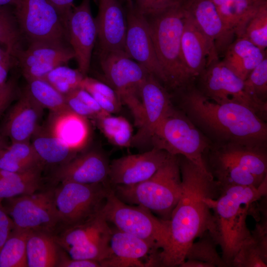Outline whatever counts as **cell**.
Returning a JSON list of instances; mask_svg holds the SVG:
<instances>
[{"mask_svg": "<svg viewBox=\"0 0 267 267\" xmlns=\"http://www.w3.org/2000/svg\"><path fill=\"white\" fill-rule=\"evenodd\" d=\"M170 155L164 150L153 147L143 153L114 159L110 163L108 181L111 186L143 181L150 178Z\"/></svg>", "mask_w": 267, "mask_h": 267, "instance_id": "17", "label": "cell"}, {"mask_svg": "<svg viewBox=\"0 0 267 267\" xmlns=\"http://www.w3.org/2000/svg\"><path fill=\"white\" fill-rule=\"evenodd\" d=\"M80 88L85 89L89 92L97 93L121 106L122 102L119 96L109 85L85 76L81 83Z\"/></svg>", "mask_w": 267, "mask_h": 267, "instance_id": "44", "label": "cell"}, {"mask_svg": "<svg viewBox=\"0 0 267 267\" xmlns=\"http://www.w3.org/2000/svg\"><path fill=\"white\" fill-rule=\"evenodd\" d=\"M59 11L65 23L74 7V0H48Z\"/></svg>", "mask_w": 267, "mask_h": 267, "instance_id": "52", "label": "cell"}, {"mask_svg": "<svg viewBox=\"0 0 267 267\" xmlns=\"http://www.w3.org/2000/svg\"><path fill=\"white\" fill-rule=\"evenodd\" d=\"M11 7L0 6V44L13 57L21 48L22 36Z\"/></svg>", "mask_w": 267, "mask_h": 267, "instance_id": "39", "label": "cell"}, {"mask_svg": "<svg viewBox=\"0 0 267 267\" xmlns=\"http://www.w3.org/2000/svg\"><path fill=\"white\" fill-rule=\"evenodd\" d=\"M43 168L20 173L0 170V201L37 191L42 186Z\"/></svg>", "mask_w": 267, "mask_h": 267, "instance_id": "31", "label": "cell"}, {"mask_svg": "<svg viewBox=\"0 0 267 267\" xmlns=\"http://www.w3.org/2000/svg\"><path fill=\"white\" fill-rule=\"evenodd\" d=\"M31 140L30 143L44 165L59 166L77 155V152L70 149L46 127L40 126Z\"/></svg>", "mask_w": 267, "mask_h": 267, "instance_id": "30", "label": "cell"}, {"mask_svg": "<svg viewBox=\"0 0 267 267\" xmlns=\"http://www.w3.org/2000/svg\"><path fill=\"white\" fill-rule=\"evenodd\" d=\"M184 0H176V1L178 3H181Z\"/></svg>", "mask_w": 267, "mask_h": 267, "instance_id": "58", "label": "cell"}, {"mask_svg": "<svg viewBox=\"0 0 267 267\" xmlns=\"http://www.w3.org/2000/svg\"><path fill=\"white\" fill-rule=\"evenodd\" d=\"M111 232V228L86 243L71 247L65 251L73 259L93 260L99 263L112 255L110 247Z\"/></svg>", "mask_w": 267, "mask_h": 267, "instance_id": "37", "label": "cell"}, {"mask_svg": "<svg viewBox=\"0 0 267 267\" xmlns=\"http://www.w3.org/2000/svg\"><path fill=\"white\" fill-rule=\"evenodd\" d=\"M14 228L12 220L0 201V250Z\"/></svg>", "mask_w": 267, "mask_h": 267, "instance_id": "47", "label": "cell"}, {"mask_svg": "<svg viewBox=\"0 0 267 267\" xmlns=\"http://www.w3.org/2000/svg\"><path fill=\"white\" fill-rule=\"evenodd\" d=\"M110 163L103 153L90 150L76 155L55 170L54 182L66 181L83 184L105 183L108 181Z\"/></svg>", "mask_w": 267, "mask_h": 267, "instance_id": "20", "label": "cell"}, {"mask_svg": "<svg viewBox=\"0 0 267 267\" xmlns=\"http://www.w3.org/2000/svg\"><path fill=\"white\" fill-rule=\"evenodd\" d=\"M46 129L77 153L85 148L90 135L88 118L70 109L51 112Z\"/></svg>", "mask_w": 267, "mask_h": 267, "instance_id": "25", "label": "cell"}, {"mask_svg": "<svg viewBox=\"0 0 267 267\" xmlns=\"http://www.w3.org/2000/svg\"><path fill=\"white\" fill-rule=\"evenodd\" d=\"M57 267H101L99 263L89 260L75 259L63 251Z\"/></svg>", "mask_w": 267, "mask_h": 267, "instance_id": "48", "label": "cell"}, {"mask_svg": "<svg viewBox=\"0 0 267 267\" xmlns=\"http://www.w3.org/2000/svg\"><path fill=\"white\" fill-rule=\"evenodd\" d=\"M116 196L130 205L142 206L165 221H169L182 191L178 155H170L149 178L130 185L112 186Z\"/></svg>", "mask_w": 267, "mask_h": 267, "instance_id": "6", "label": "cell"}, {"mask_svg": "<svg viewBox=\"0 0 267 267\" xmlns=\"http://www.w3.org/2000/svg\"><path fill=\"white\" fill-rule=\"evenodd\" d=\"M126 4V52L164 85V76L156 54L147 19L134 9L133 0Z\"/></svg>", "mask_w": 267, "mask_h": 267, "instance_id": "14", "label": "cell"}, {"mask_svg": "<svg viewBox=\"0 0 267 267\" xmlns=\"http://www.w3.org/2000/svg\"><path fill=\"white\" fill-rule=\"evenodd\" d=\"M97 1L98 12L94 20L100 52H126L127 21L122 3L120 0Z\"/></svg>", "mask_w": 267, "mask_h": 267, "instance_id": "22", "label": "cell"}, {"mask_svg": "<svg viewBox=\"0 0 267 267\" xmlns=\"http://www.w3.org/2000/svg\"><path fill=\"white\" fill-rule=\"evenodd\" d=\"M267 224L266 219L256 224L234 257L231 267H267Z\"/></svg>", "mask_w": 267, "mask_h": 267, "instance_id": "29", "label": "cell"}, {"mask_svg": "<svg viewBox=\"0 0 267 267\" xmlns=\"http://www.w3.org/2000/svg\"><path fill=\"white\" fill-rule=\"evenodd\" d=\"M10 54L6 49L0 47V62L4 60L8 55Z\"/></svg>", "mask_w": 267, "mask_h": 267, "instance_id": "55", "label": "cell"}, {"mask_svg": "<svg viewBox=\"0 0 267 267\" xmlns=\"http://www.w3.org/2000/svg\"><path fill=\"white\" fill-rule=\"evenodd\" d=\"M150 142L153 147L185 157L207 171L203 155L212 142L183 111L174 107L158 124Z\"/></svg>", "mask_w": 267, "mask_h": 267, "instance_id": "7", "label": "cell"}, {"mask_svg": "<svg viewBox=\"0 0 267 267\" xmlns=\"http://www.w3.org/2000/svg\"><path fill=\"white\" fill-rule=\"evenodd\" d=\"M181 267H211L206 263L193 260H185L179 266Z\"/></svg>", "mask_w": 267, "mask_h": 267, "instance_id": "53", "label": "cell"}, {"mask_svg": "<svg viewBox=\"0 0 267 267\" xmlns=\"http://www.w3.org/2000/svg\"><path fill=\"white\" fill-rule=\"evenodd\" d=\"M4 137L5 136L0 133V150L6 146Z\"/></svg>", "mask_w": 267, "mask_h": 267, "instance_id": "56", "label": "cell"}, {"mask_svg": "<svg viewBox=\"0 0 267 267\" xmlns=\"http://www.w3.org/2000/svg\"><path fill=\"white\" fill-rule=\"evenodd\" d=\"M185 13L181 52L188 75L194 83L209 64L219 58L214 44L185 11Z\"/></svg>", "mask_w": 267, "mask_h": 267, "instance_id": "19", "label": "cell"}, {"mask_svg": "<svg viewBox=\"0 0 267 267\" xmlns=\"http://www.w3.org/2000/svg\"><path fill=\"white\" fill-rule=\"evenodd\" d=\"M110 228L101 210L81 224L61 229L55 234V237L59 245L66 250L71 247L87 242Z\"/></svg>", "mask_w": 267, "mask_h": 267, "instance_id": "32", "label": "cell"}, {"mask_svg": "<svg viewBox=\"0 0 267 267\" xmlns=\"http://www.w3.org/2000/svg\"><path fill=\"white\" fill-rule=\"evenodd\" d=\"M246 91L257 101L267 103V57L244 80Z\"/></svg>", "mask_w": 267, "mask_h": 267, "instance_id": "41", "label": "cell"}, {"mask_svg": "<svg viewBox=\"0 0 267 267\" xmlns=\"http://www.w3.org/2000/svg\"><path fill=\"white\" fill-rule=\"evenodd\" d=\"M94 119L98 128L112 144L120 147H127L132 145L133 128L125 117L113 116L104 112Z\"/></svg>", "mask_w": 267, "mask_h": 267, "instance_id": "34", "label": "cell"}, {"mask_svg": "<svg viewBox=\"0 0 267 267\" xmlns=\"http://www.w3.org/2000/svg\"><path fill=\"white\" fill-rule=\"evenodd\" d=\"M267 57L266 50L244 37H237L223 54L222 62L243 81Z\"/></svg>", "mask_w": 267, "mask_h": 267, "instance_id": "26", "label": "cell"}, {"mask_svg": "<svg viewBox=\"0 0 267 267\" xmlns=\"http://www.w3.org/2000/svg\"><path fill=\"white\" fill-rule=\"evenodd\" d=\"M65 97L67 106L71 110L87 118L95 119V114L72 91Z\"/></svg>", "mask_w": 267, "mask_h": 267, "instance_id": "46", "label": "cell"}, {"mask_svg": "<svg viewBox=\"0 0 267 267\" xmlns=\"http://www.w3.org/2000/svg\"><path fill=\"white\" fill-rule=\"evenodd\" d=\"M178 92L181 110L213 143L267 145L266 121L252 109L213 101L194 84Z\"/></svg>", "mask_w": 267, "mask_h": 267, "instance_id": "2", "label": "cell"}, {"mask_svg": "<svg viewBox=\"0 0 267 267\" xmlns=\"http://www.w3.org/2000/svg\"><path fill=\"white\" fill-rule=\"evenodd\" d=\"M178 157L182 191L169 220L166 248L158 254L159 267H179L195 240L213 225L212 205L221 191L220 184L206 170Z\"/></svg>", "mask_w": 267, "mask_h": 267, "instance_id": "1", "label": "cell"}, {"mask_svg": "<svg viewBox=\"0 0 267 267\" xmlns=\"http://www.w3.org/2000/svg\"><path fill=\"white\" fill-rule=\"evenodd\" d=\"M17 94L16 80L11 77L0 88V117L16 98Z\"/></svg>", "mask_w": 267, "mask_h": 267, "instance_id": "45", "label": "cell"}, {"mask_svg": "<svg viewBox=\"0 0 267 267\" xmlns=\"http://www.w3.org/2000/svg\"><path fill=\"white\" fill-rule=\"evenodd\" d=\"M146 18L164 76L165 87L178 92L194 84L188 75L181 52L185 18L181 4Z\"/></svg>", "mask_w": 267, "mask_h": 267, "instance_id": "5", "label": "cell"}, {"mask_svg": "<svg viewBox=\"0 0 267 267\" xmlns=\"http://www.w3.org/2000/svg\"><path fill=\"white\" fill-rule=\"evenodd\" d=\"M30 232L14 227L0 250V267H28L26 246Z\"/></svg>", "mask_w": 267, "mask_h": 267, "instance_id": "35", "label": "cell"}, {"mask_svg": "<svg viewBox=\"0 0 267 267\" xmlns=\"http://www.w3.org/2000/svg\"><path fill=\"white\" fill-rule=\"evenodd\" d=\"M72 92L95 114L96 117L105 112L101 108L93 97L85 89L79 88Z\"/></svg>", "mask_w": 267, "mask_h": 267, "instance_id": "49", "label": "cell"}, {"mask_svg": "<svg viewBox=\"0 0 267 267\" xmlns=\"http://www.w3.org/2000/svg\"><path fill=\"white\" fill-rule=\"evenodd\" d=\"M97 101L101 108L104 111L112 114L120 111L119 106L108 98L96 92H89Z\"/></svg>", "mask_w": 267, "mask_h": 267, "instance_id": "50", "label": "cell"}, {"mask_svg": "<svg viewBox=\"0 0 267 267\" xmlns=\"http://www.w3.org/2000/svg\"><path fill=\"white\" fill-rule=\"evenodd\" d=\"M14 57L27 81L44 79L52 70L75 58V54L65 44H29L26 49H19Z\"/></svg>", "mask_w": 267, "mask_h": 267, "instance_id": "18", "label": "cell"}, {"mask_svg": "<svg viewBox=\"0 0 267 267\" xmlns=\"http://www.w3.org/2000/svg\"><path fill=\"white\" fill-rule=\"evenodd\" d=\"M85 77L78 69H72L64 65L52 70L43 80L65 96L80 88Z\"/></svg>", "mask_w": 267, "mask_h": 267, "instance_id": "40", "label": "cell"}, {"mask_svg": "<svg viewBox=\"0 0 267 267\" xmlns=\"http://www.w3.org/2000/svg\"><path fill=\"white\" fill-rule=\"evenodd\" d=\"M101 213L109 223L145 240L161 251L168 244L169 221L156 217L142 206L123 202L116 196L112 187Z\"/></svg>", "mask_w": 267, "mask_h": 267, "instance_id": "8", "label": "cell"}, {"mask_svg": "<svg viewBox=\"0 0 267 267\" xmlns=\"http://www.w3.org/2000/svg\"><path fill=\"white\" fill-rule=\"evenodd\" d=\"M196 87L209 99L219 104L236 103L255 111L266 121L267 103L255 100L245 90L244 81L222 60L212 62L196 80Z\"/></svg>", "mask_w": 267, "mask_h": 267, "instance_id": "13", "label": "cell"}, {"mask_svg": "<svg viewBox=\"0 0 267 267\" xmlns=\"http://www.w3.org/2000/svg\"><path fill=\"white\" fill-rule=\"evenodd\" d=\"M134 9L147 17L161 13L179 3L176 0H133Z\"/></svg>", "mask_w": 267, "mask_h": 267, "instance_id": "43", "label": "cell"}, {"mask_svg": "<svg viewBox=\"0 0 267 267\" xmlns=\"http://www.w3.org/2000/svg\"><path fill=\"white\" fill-rule=\"evenodd\" d=\"M64 251L55 234L31 231L26 246L28 267H57Z\"/></svg>", "mask_w": 267, "mask_h": 267, "instance_id": "28", "label": "cell"}, {"mask_svg": "<svg viewBox=\"0 0 267 267\" xmlns=\"http://www.w3.org/2000/svg\"><path fill=\"white\" fill-rule=\"evenodd\" d=\"M141 96L142 120L132 144L138 145L151 141L158 124L174 108L167 89L150 73L142 86Z\"/></svg>", "mask_w": 267, "mask_h": 267, "instance_id": "16", "label": "cell"}, {"mask_svg": "<svg viewBox=\"0 0 267 267\" xmlns=\"http://www.w3.org/2000/svg\"><path fill=\"white\" fill-rule=\"evenodd\" d=\"M133 0H120V1H121V2L122 3V2H126V3L131 1H132Z\"/></svg>", "mask_w": 267, "mask_h": 267, "instance_id": "57", "label": "cell"}, {"mask_svg": "<svg viewBox=\"0 0 267 267\" xmlns=\"http://www.w3.org/2000/svg\"><path fill=\"white\" fill-rule=\"evenodd\" d=\"M242 37L257 46L267 47V4L263 6L248 22Z\"/></svg>", "mask_w": 267, "mask_h": 267, "instance_id": "42", "label": "cell"}, {"mask_svg": "<svg viewBox=\"0 0 267 267\" xmlns=\"http://www.w3.org/2000/svg\"><path fill=\"white\" fill-rule=\"evenodd\" d=\"M266 178L259 187L232 185L221 188L213 201V225L209 231L222 250V257L227 265L232 262L251 231L246 219L251 205L267 194Z\"/></svg>", "mask_w": 267, "mask_h": 267, "instance_id": "3", "label": "cell"}, {"mask_svg": "<svg viewBox=\"0 0 267 267\" xmlns=\"http://www.w3.org/2000/svg\"><path fill=\"white\" fill-rule=\"evenodd\" d=\"M66 25L68 42L74 51L78 69L86 76L97 39V30L91 13L90 0H82L79 5H74Z\"/></svg>", "mask_w": 267, "mask_h": 267, "instance_id": "15", "label": "cell"}, {"mask_svg": "<svg viewBox=\"0 0 267 267\" xmlns=\"http://www.w3.org/2000/svg\"><path fill=\"white\" fill-rule=\"evenodd\" d=\"M110 247L112 255L99 262L101 267H143L141 259L146 258L151 267L152 258L160 250L130 233L111 226Z\"/></svg>", "mask_w": 267, "mask_h": 267, "instance_id": "21", "label": "cell"}, {"mask_svg": "<svg viewBox=\"0 0 267 267\" xmlns=\"http://www.w3.org/2000/svg\"><path fill=\"white\" fill-rule=\"evenodd\" d=\"M14 65H16V61L11 54L0 62V88L6 82L8 72Z\"/></svg>", "mask_w": 267, "mask_h": 267, "instance_id": "51", "label": "cell"}, {"mask_svg": "<svg viewBox=\"0 0 267 267\" xmlns=\"http://www.w3.org/2000/svg\"><path fill=\"white\" fill-rule=\"evenodd\" d=\"M208 172L221 188L259 187L267 178L266 145L212 143L203 155Z\"/></svg>", "mask_w": 267, "mask_h": 267, "instance_id": "4", "label": "cell"}, {"mask_svg": "<svg viewBox=\"0 0 267 267\" xmlns=\"http://www.w3.org/2000/svg\"><path fill=\"white\" fill-rule=\"evenodd\" d=\"M221 18L235 37H241L249 20L267 0H212Z\"/></svg>", "mask_w": 267, "mask_h": 267, "instance_id": "27", "label": "cell"}, {"mask_svg": "<svg viewBox=\"0 0 267 267\" xmlns=\"http://www.w3.org/2000/svg\"><path fill=\"white\" fill-rule=\"evenodd\" d=\"M99 55L106 80L130 109L138 128L143 113L141 89L149 72L124 51L100 52Z\"/></svg>", "mask_w": 267, "mask_h": 267, "instance_id": "9", "label": "cell"}, {"mask_svg": "<svg viewBox=\"0 0 267 267\" xmlns=\"http://www.w3.org/2000/svg\"><path fill=\"white\" fill-rule=\"evenodd\" d=\"M14 15L21 36L29 44H65L66 23L48 0H16Z\"/></svg>", "mask_w": 267, "mask_h": 267, "instance_id": "10", "label": "cell"}, {"mask_svg": "<svg viewBox=\"0 0 267 267\" xmlns=\"http://www.w3.org/2000/svg\"><path fill=\"white\" fill-rule=\"evenodd\" d=\"M43 166L30 142H12L0 150V170L20 173Z\"/></svg>", "mask_w": 267, "mask_h": 267, "instance_id": "33", "label": "cell"}, {"mask_svg": "<svg viewBox=\"0 0 267 267\" xmlns=\"http://www.w3.org/2000/svg\"><path fill=\"white\" fill-rule=\"evenodd\" d=\"M2 203L15 228L54 234L60 229L54 187L5 199Z\"/></svg>", "mask_w": 267, "mask_h": 267, "instance_id": "12", "label": "cell"}, {"mask_svg": "<svg viewBox=\"0 0 267 267\" xmlns=\"http://www.w3.org/2000/svg\"><path fill=\"white\" fill-rule=\"evenodd\" d=\"M188 249L185 260L199 261L209 264L211 267H225L226 264L217 250V243L209 231L198 237Z\"/></svg>", "mask_w": 267, "mask_h": 267, "instance_id": "38", "label": "cell"}, {"mask_svg": "<svg viewBox=\"0 0 267 267\" xmlns=\"http://www.w3.org/2000/svg\"><path fill=\"white\" fill-rule=\"evenodd\" d=\"M16 0H0L1 6H13Z\"/></svg>", "mask_w": 267, "mask_h": 267, "instance_id": "54", "label": "cell"}, {"mask_svg": "<svg viewBox=\"0 0 267 267\" xmlns=\"http://www.w3.org/2000/svg\"><path fill=\"white\" fill-rule=\"evenodd\" d=\"M24 90L41 107L51 112H58L69 109L65 97L43 79L27 80Z\"/></svg>", "mask_w": 267, "mask_h": 267, "instance_id": "36", "label": "cell"}, {"mask_svg": "<svg viewBox=\"0 0 267 267\" xmlns=\"http://www.w3.org/2000/svg\"><path fill=\"white\" fill-rule=\"evenodd\" d=\"M111 189L109 182L83 184L66 181L54 187L60 230L81 224L98 214Z\"/></svg>", "mask_w": 267, "mask_h": 267, "instance_id": "11", "label": "cell"}, {"mask_svg": "<svg viewBox=\"0 0 267 267\" xmlns=\"http://www.w3.org/2000/svg\"><path fill=\"white\" fill-rule=\"evenodd\" d=\"M43 109L24 90L7 113L1 134L12 142H30L40 127Z\"/></svg>", "mask_w": 267, "mask_h": 267, "instance_id": "24", "label": "cell"}, {"mask_svg": "<svg viewBox=\"0 0 267 267\" xmlns=\"http://www.w3.org/2000/svg\"><path fill=\"white\" fill-rule=\"evenodd\" d=\"M198 27L223 55L235 34L225 25L212 0H184L180 3Z\"/></svg>", "mask_w": 267, "mask_h": 267, "instance_id": "23", "label": "cell"}]
</instances>
